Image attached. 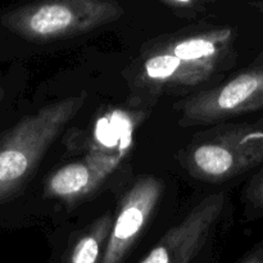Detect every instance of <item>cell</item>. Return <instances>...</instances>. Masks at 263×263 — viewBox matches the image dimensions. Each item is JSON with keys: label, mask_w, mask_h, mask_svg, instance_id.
<instances>
[{"label": "cell", "mask_w": 263, "mask_h": 263, "mask_svg": "<svg viewBox=\"0 0 263 263\" xmlns=\"http://www.w3.org/2000/svg\"><path fill=\"white\" fill-rule=\"evenodd\" d=\"M112 0H50L13 5L0 10V30L32 44L85 35L123 14Z\"/></svg>", "instance_id": "cell-3"}, {"label": "cell", "mask_w": 263, "mask_h": 263, "mask_svg": "<svg viewBox=\"0 0 263 263\" xmlns=\"http://www.w3.org/2000/svg\"><path fill=\"white\" fill-rule=\"evenodd\" d=\"M261 109L263 63H253L228 81L189 95L176 105L177 122L184 127L213 125Z\"/></svg>", "instance_id": "cell-5"}, {"label": "cell", "mask_w": 263, "mask_h": 263, "mask_svg": "<svg viewBox=\"0 0 263 263\" xmlns=\"http://www.w3.org/2000/svg\"><path fill=\"white\" fill-rule=\"evenodd\" d=\"M164 184L154 176L140 177L123 194L113 216L102 263H122L151 220Z\"/></svg>", "instance_id": "cell-7"}, {"label": "cell", "mask_w": 263, "mask_h": 263, "mask_svg": "<svg viewBox=\"0 0 263 263\" xmlns=\"http://www.w3.org/2000/svg\"><path fill=\"white\" fill-rule=\"evenodd\" d=\"M225 193H215L200 200L139 263H192L225 208Z\"/></svg>", "instance_id": "cell-6"}, {"label": "cell", "mask_w": 263, "mask_h": 263, "mask_svg": "<svg viewBox=\"0 0 263 263\" xmlns=\"http://www.w3.org/2000/svg\"><path fill=\"white\" fill-rule=\"evenodd\" d=\"M125 157L122 149H95L77 161L54 170L44 181L43 197L73 203L91 194L113 172Z\"/></svg>", "instance_id": "cell-8"}, {"label": "cell", "mask_w": 263, "mask_h": 263, "mask_svg": "<svg viewBox=\"0 0 263 263\" xmlns=\"http://www.w3.org/2000/svg\"><path fill=\"white\" fill-rule=\"evenodd\" d=\"M251 7L254 8V9L257 10L258 13H261L263 15V2H253L251 3ZM254 63H263V49L261 53L257 55V58L254 59Z\"/></svg>", "instance_id": "cell-14"}, {"label": "cell", "mask_w": 263, "mask_h": 263, "mask_svg": "<svg viewBox=\"0 0 263 263\" xmlns=\"http://www.w3.org/2000/svg\"><path fill=\"white\" fill-rule=\"evenodd\" d=\"M18 82L15 72L8 71L0 74V130L9 122H5L4 120L18 91Z\"/></svg>", "instance_id": "cell-10"}, {"label": "cell", "mask_w": 263, "mask_h": 263, "mask_svg": "<svg viewBox=\"0 0 263 263\" xmlns=\"http://www.w3.org/2000/svg\"><path fill=\"white\" fill-rule=\"evenodd\" d=\"M86 99L82 92L51 100L0 130V222L22 199L48 151Z\"/></svg>", "instance_id": "cell-2"}, {"label": "cell", "mask_w": 263, "mask_h": 263, "mask_svg": "<svg viewBox=\"0 0 263 263\" xmlns=\"http://www.w3.org/2000/svg\"><path fill=\"white\" fill-rule=\"evenodd\" d=\"M239 263H263V241L257 244Z\"/></svg>", "instance_id": "cell-13"}, {"label": "cell", "mask_w": 263, "mask_h": 263, "mask_svg": "<svg viewBox=\"0 0 263 263\" xmlns=\"http://www.w3.org/2000/svg\"><path fill=\"white\" fill-rule=\"evenodd\" d=\"M113 216L109 212L104 213L74 236L62 263H102L112 229Z\"/></svg>", "instance_id": "cell-9"}, {"label": "cell", "mask_w": 263, "mask_h": 263, "mask_svg": "<svg viewBox=\"0 0 263 263\" xmlns=\"http://www.w3.org/2000/svg\"><path fill=\"white\" fill-rule=\"evenodd\" d=\"M3 44H4V40L0 37V61H3V55H4V48H3Z\"/></svg>", "instance_id": "cell-15"}, {"label": "cell", "mask_w": 263, "mask_h": 263, "mask_svg": "<svg viewBox=\"0 0 263 263\" xmlns=\"http://www.w3.org/2000/svg\"><path fill=\"white\" fill-rule=\"evenodd\" d=\"M235 37L228 26H200L156 39L134 62L131 85L152 95L199 86L233 66Z\"/></svg>", "instance_id": "cell-1"}, {"label": "cell", "mask_w": 263, "mask_h": 263, "mask_svg": "<svg viewBox=\"0 0 263 263\" xmlns=\"http://www.w3.org/2000/svg\"><path fill=\"white\" fill-rule=\"evenodd\" d=\"M244 198L252 215L263 217V167L248 181Z\"/></svg>", "instance_id": "cell-11"}, {"label": "cell", "mask_w": 263, "mask_h": 263, "mask_svg": "<svg viewBox=\"0 0 263 263\" xmlns=\"http://www.w3.org/2000/svg\"><path fill=\"white\" fill-rule=\"evenodd\" d=\"M162 4L180 17L193 18L199 13L205 12V5L208 2L203 0H162Z\"/></svg>", "instance_id": "cell-12"}, {"label": "cell", "mask_w": 263, "mask_h": 263, "mask_svg": "<svg viewBox=\"0 0 263 263\" xmlns=\"http://www.w3.org/2000/svg\"><path fill=\"white\" fill-rule=\"evenodd\" d=\"M182 156V166L202 181H223L263 163V118L202 133Z\"/></svg>", "instance_id": "cell-4"}]
</instances>
